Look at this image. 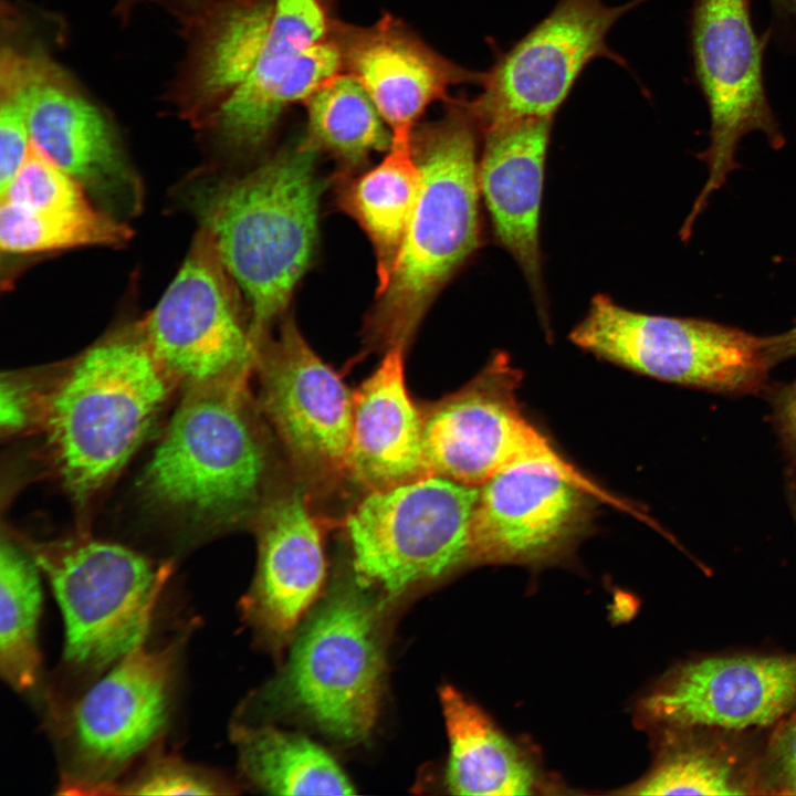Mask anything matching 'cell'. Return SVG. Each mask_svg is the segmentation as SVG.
Segmentation results:
<instances>
[{"label":"cell","mask_w":796,"mask_h":796,"mask_svg":"<svg viewBox=\"0 0 796 796\" xmlns=\"http://www.w3.org/2000/svg\"><path fill=\"white\" fill-rule=\"evenodd\" d=\"M301 138L249 174L197 184L190 201L249 311L255 346L286 308L312 258L322 184Z\"/></svg>","instance_id":"obj_1"},{"label":"cell","mask_w":796,"mask_h":796,"mask_svg":"<svg viewBox=\"0 0 796 796\" xmlns=\"http://www.w3.org/2000/svg\"><path fill=\"white\" fill-rule=\"evenodd\" d=\"M412 132L420 186L399 254L367 318L369 343L406 346L442 286L481 240L479 123L467 101Z\"/></svg>","instance_id":"obj_2"},{"label":"cell","mask_w":796,"mask_h":796,"mask_svg":"<svg viewBox=\"0 0 796 796\" xmlns=\"http://www.w3.org/2000/svg\"><path fill=\"white\" fill-rule=\"evenodd\" d=\"M174 383L137 327L81 354L42 398L41 420L55 470L85 502L127 463L148 436Z\"/></svg>","instance_id":"obj_3"},{"label":"cell","mask_w":796,"mask_h":796,"mask_svg":"<svg viewBox=\"0 0 796 796\" xmlns=\"http://www.w3.org/2000/svg\"><path fill=\"white\" fill-rule=\"evenodd\" d=\"M245 383L188 388L145 468L149 501L188 525L238 524L266 502L269 448Z\"/></svg>","instance_id":"obj_4"},{"label":"cell","mask_w":796,"mask_h":796,"mask_svg":"<svg viewBox=\"0 0 796 796\" xmlns=\"http://www.w3.org/2000/svg\"><path fill=\"white\" fill-rule=\"evenodd\" d=\"M478 492L440 475L367 492L345 520L359 580L396 597L476 565Z\"/></svg>","instance_id":"obj_5"},{"label":"cell","mask_w":796,"mask_h":796,"mask_svg":"<svg viewBox=\"0 0 796 796\" xmlns=\"http://www.w3.org/2000/svg\"><path fill=\"white\" fill-rule=\"evenodd\" d=\"M569 337L635 373L716 391L755 389L775 363L769 336L706 320L633 312L604 294L593 298Z\"/></svg>","instance_id":"obj_6"},{"label":"cell","mask_w":796,"mask_h":796,"mask_svg":"<svg viewBox=\"0 0 796 796\" xmlns=\"http://www.w3.org/2000/svg\"><path fill=\"white\" fill-rule=\"evenodd\" d=\"M31 555L61 608L70 664L101 671L145 642L164 583L146 557L93 538L42 544Z\"/></svg>","instance_id":"obj_7"},{"label":"cell","mask_w":796,"mask_h":796,"mask_svg":"<svg viewBox=\"0 0 796 796\" xmlns=\"http://www.w3.org/2000/svg\"><path fill=\"white\" fill-rule=\"evenodd\" d=\"M772 40L767 28L755 32L751 0H693L689 15L692 77L710 116L709 146L698 157L708 178L682 227L683 238L731 171L743 137L762 133L771 147L786 139L768 101L763 61Z\"/></svg>","instance_id":"obj_8"},{"label":"cell","mask_w":796,"mask_h":796,"mask_svg":"<svg viewBox=\"0 0 796 796\" xmlns=\"http://www.w3.org/2000/svg\"><path fill=\"white\" fill-rule=\"evenodd\" d=\"M521 373L498 353L459 390L422 410V443L428 475L479 486L519 467L555 469L599 500L618 504L568 463L524 416L517 401Z\"/></svg>","instance_id":"obj_9"},{"label":"cell","mask_w":796,"mask_h":796,"mask_svg":"<svg viewBox=\"0 0 796 796\" xmlns=\"http://www.w3.org/2000/svg\"><path fill=\"white\" fill-rule=\"evenodd\" d=\"M245 302L200 228L169 286L137 329L172 383L188 388L248 379L256 347Z\"/></svg>","instance_id":"obj_10"},{"label":"cell","mask_w":796,"mask_h":796,"mask_svg":"<svg viewBox=\"0 0 796 796\" xmlns=\"http://www.w3.org/2000/svg\"><path fill=\"white\" fill-rule=\"evenodd\" d=\"M383 674L375 608L365 594L345 587L300 632L280 692L327 734L359 741L376 721Z\"/></svg>","instance_id":"obj_11"},{"label":"cell","mask_w":796,"mask_h":796,"mask_svg":"<svg viewBox=\"0 0 796 796\" xmlns=\"http://www.w3.org/2000/svg\"><path fill=\"white\" fill-rule=\"evenodd\" d=\"M179 643L136 647L71 708L62 790L113 794L116 779L159 737L168 719Z\"/></svg>","instance_id":"obj_12"},{"label":"cell","mask_w":796,"mask_h":796,"mask_svg":"<svg viewBox=\"0 0 796 796\" xmlns=\"http://www.w3.org/2000/svg\"><path fill=\"white\" fill-rule=\"evenodd\" d=\"M647 0L607 6L604 0H557L552 11L485 72L481 94L469 102L481 132L517 119L553 117L585 67L606 57L626 61L607 34Z\"/></svg>","instance_id":"obj_13"},{"label":"cell","mask_w":796,"mask_h":796,"mask_svg":"<svg viewBox=\"0 0 796 796\" xmlns=\"http://www.w3.org/2000/svg\"><path fill=\"white\" fill-rule=\"evenodd\" d=\"M258 407L301 480L326 488L346 474L353 392L302 336L292 318L256 347Z\"/></svg>","instance_id":"obj_14"},{"label":"cell","mask_w":796,"mask_h":796,"mask_svg":"<svg viewBox=\"0 0 796 796\" xmlns=\"http://www.w3.org/2000/svg\"><path fill=\"white\" fill-rule=\"evenodd\" d=\"M24 102L32 144L100 209L123 221L140 211L142 181L114 126L42 56L25 54Z\"/></svg>","instance_id":"obj_15"},{"label":"cell","mask_w":796,"mask_h":796,"mask_svg":"<svg viewBox=\"0 0 796 796\" xmlns=\"http://www.w3.org/2000/svg\"><path fill=\"white\" fill-rule=\"evenodd\" d=\"M478 489L472 533L479 565L543 566L566 557L588 530L598 499L564 473L536 465L500 472Z\"/></svg>","instance_id":"obj_16"},{"label":"cell","mask_w":796,"mask_h":796,"mask_svg":"<svg viewBox=\"0 0 796 796\" xmlns=\"http://www.w3.org/2000/svg\"><path fill=\"white\" fill-rule=\"evenodd\" d=\"M796 705V657L726 656L689 662L646 694L639 706L666 730L767 726Z\"/></svg>","instance_id":"obj_17"},{"label":"cell","mask_w":796,"mask_h":796,"mask_svg":"<svg viewBox=\"0 0 796 796\" xmlns=\"http://www.w3.org/2000/svg\"><path fill=\"white\" fill-rule=\"evenodd\" d=\"M343 67L366 90L392 139L410 138L426 108L461 84L482 86L485 72L436 52L399 20L386 15L365 28H342Z\"/></svg>","instance_id":"obj_18"},{"label":"cell","mask_w":796,"mask_h":796,"mask_svg":"<svg viewBox=\"0 0 796 796\" xmlns=\"http://www.w3.org/2000/svg\"><path fill=\"white\" fill-rule=\"evenodd\" d=\"M553 117L523 118L482 133L480 192L493 231L525 275L537 307L545 312L540 248L544 164Z\"/></svg>","instance_id":"obj_19"},{"label":"cell","mask_w":796,"mask_h":796,"mask_svg":"<svg viewBox=\"0 0 796 796\" xmlns=\"http://www.w3.org/2000/svg\"><path fill=\"white\" fill-rule=\"evenodd\" d=\"M258 569L244 611L269 636L285 638L316 599L326 574L321 527L303 490L266 500L258 513Z\"/></svg>","instance_id":"obj_20"},{"label":"cell","mask_w":796,"mask_h":796,"mask_svg":"<svg viewBox=\"0 0 796 796\" xmlns=\"http://www.w3.org/2000/svg\"><path fill=\"white\" fill-rule=\"evenodd\" d=\"M404 349H386L374 373L353 392L346 474L367 492L428 475L422 410L406 386Z\"/></svg>","instance_id":"obj_21"},{"label":"cell","mask_w":796,"mask_h":796,"mask_svg":"<svg viewBox=\"0 0 796 796\" xmlns=\"http://www.w3.org/2000/svg\"><path fill=\"white\" fill-rule=\"evenodd\" d=\"M449 739L446 782L455 795H530L540 786L527 755L452 685L440 690Z\"/></svg>","instance_id":"obj_22"},{"label":"cell","mask_w":796,"mask_h":796,"mask_svg":"<svg viewBox=\"0 0 796 796\" xmlns=\"http://www.w3.org/2000/svg\"><path fill=\"white\" fill-rule=\"evenodd\" d=\"M420 186V168L411 138L392 139L386 157L348 182L341 203L367 233L377 263L378 290L399 254Z\"/></svg>","instance_id":"obj_23"},{"label":"cell","mask_w":796,"mask_h":796,"mask_svg":"<svg viewBox=\"0 0 796 796\" xmlns=\"http://www.w3.org/2000/svg\"><path fill=\"white\" fill-rule=\"evenodd\" d=\"M248 778L277 795H352L353 784L334 758L310 740L272 726L233 732Z\"/></svg>","instance_id":"obj_24"},{"label":"cell","mask_w":796,"mask_h":796,"mask_svg":"<svg viewBox=\"0 0 796 796\" xmlns=\"http://www.w3.org/2000/svg\"><path fill=\"white\" fill-rule=\"evenodd\" d=\"M305 103L307 130L302 138L316 151H328L355 166L370 153L390 148L391 132L366 90L350 74L333 76Z\"/></svg>","instance_id":"obj_25"},{"label":"cell","mask_w":796,"mask_h":796,"mask_svg":"<svg viewBox=\"0 0 796 796\" xmlns=\"http://www.w3.org/2000/svg\"><path fill=\"white\" fill-rule=\"evenodd\" d=\"M32 555L2 537L0 549V671L15 690L34 685L41 654L38 624L42 590Z\"/></svg>","instance_id":"obj_26"},{"label":"cell","mask_w":796,"mask_h":796,"mask_svg":"<svg viewBox=\"0 0 796 796\" xmlns=\"http://www.w3.org/2000/svg\"><path fill=\"white\" fill-rule=\"evenodd\" d=\"M133 235L126 221L96 206L36 211L1 201L0 247L8 254H32L80 247H116Z\"/></svg>","instance_id":"obj_27"},{"label":"cell","mask_w":796,"mask_h":796,"mask_svg":"<svg viewBox=\"0 0 796 796\" xmlns=\"http://www.w3.org/2000/svg\"><path fill=\"white\" fill-rule=\"evenodd\" d=\"M733 768L714 753L687 748L669 753L622 794L741 795L744 788Z\"/></svg>","instance_id":"obj_28"},{"label":"cell","mask_w":796,"mask_h":796,"mask_svg":"<svg viewBox=\"0 0 796 796\" xmlns=\"http://www.w3.org/2000/svg\"><path fill=\"white\" fill-rule=\"evenodd\" d=\"M0 201L36 211L96 206L84 188L32 142L23 164L0 193Z\"/></svg>","instance_id":"obj_29"},{"label":"cell","mask_w":796,"mask_h":796,"mask_svg":"<svg viewBox=\"0 0 796 796\" xmlns=\"http://www.w3.org/2000/svg\"><path fill=\"white\" fill-rule=\"evenodd\" d=\"M222 787L210 773L168 756L153 761L135 778L118 785L117 794L214 795L222 793Z\"/></svg>","instance_id":"obj_30"},{"label":"cell","mask_w":796,"mask_h":796,"mask_svg":"<svg viewBox=\"0 0 796 796\" xmlns=\"http://www.w3.org/2000/svg\"><path fill=\"white\" fill-rule=\"evenodd\" d=\"M42 398H35V390L24 380L2 378L0 389V425L4 433L13 434L40 422Z\"/></svg>","instance_id":"obj_31"},{"label":"cell","mask_w":796,"mask_h":796,"mask_svg":"<svg viewBox=\"0 0 796 796\" xmlns=\"http://www.w3.org/2000/svg\"><path fill=\"white\" fill-rule=\"evenodd\" d=\"M769 754L782 793L796 794V710L775 731Z\"/></svg>","instance_id":"obj_32"},{"label":"cell","mask_w":796,"mask_h":796,"mask_svg":"<svg viewBox=\"0 0 796 796\" xmlns=\"http://www.w3.org/2000/svg\"><path fill=\"white\" fill-rule=\"evenodd\" d=\"M772 39L787 53L796 55V0H768Z\"/></svg>","instance_id":"obj_33"},{"label":"cell","mask_w":796,"mask_h":796,"mask_svg":"<svg viewBox=\"0 0 796 796\" xmlns=\"http://www.w3.org/2000/svg\"><path fill=\"white\" fill-rule=\"evenodd\" d=\"M778 422L785 441L796 453V379L779 398Z\"/></svg>","instance_id":"obj_34"},{"label":"cell","mask_w":796,"mask_h":796,"mask_svg":"<svg viewBox=\"0 0 796 796\" xmlns=\"http://www.w3.org/2000/svg\"><path fill=\"white\" fill-rule=\"evenodd\" d=\"M769 341L775 362L796 356V326L783 334L769 336Z\"/></svg>","instance_id":"obj_35"},{"label":"cell","mask_w":796,"mask_h":796,"mask_svg":"<svg viewBox=\"0 0 796 796\" xmlns=\"http://www.w3.org/2000/svg\"><path fill=\"white\" fill-rule=\"evenodd\" d=\"M174 2H177L180 7L186 8V11L191 10L192 8L197 7L205 0H171Z\"/></svg>","instance_id":"obj_36"},{"label":"cell","mask_w":796,"mask_h":796,"mask_svg":"<svg viewBox=\"0 0 796 796\" xmlns=\"http://www.w3.org/2000/svg\"><path fill=\"white\" fill-rule=\"evenodd\" d=\"M795 513H796V511H795Z\"/></svg>","instance_id":"obj_37"}]
</instances>
